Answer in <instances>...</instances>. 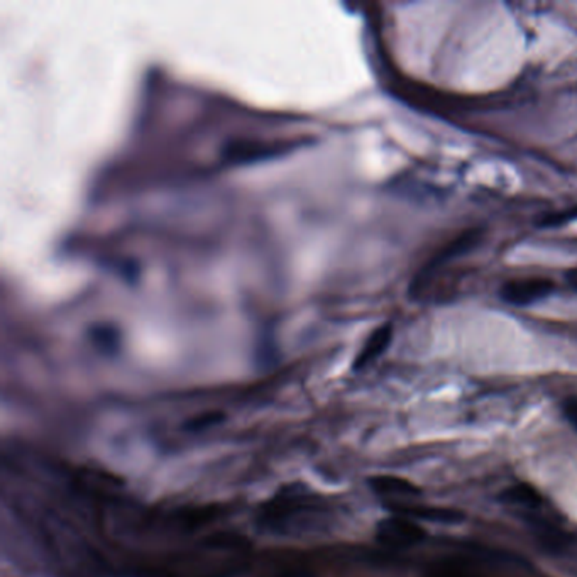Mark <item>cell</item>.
<instances>
[{
    "mask_svg": "<svg viewBox=\"0 0 577 577\" xmlns=\"http://www.w3.org/2000/svg\"><path fill=\"white\" fill-rule=\"evenodd\" d=\"M302 141L293 139V141H233L229 142L224 151L222 158L225 163L233 165H244L252 161H262L270 158H278L289 151H295L297 148L302 146Z\"/></svg>",
    "mask_w": 577,
    "mask_h": 577,
    "instance_id": "obj_1",
    "label": "cell"
},
{
    "mask_svg": "<svg viewBox=\"0 0 577 577\" xmlns=\"http://www.w3.org/2000/svg\"><path fill=\"white\" fill-rule=\"evenodd\" d=\"M426 532L420 523L408 517H391L378 527V538L395 549H408L426 540Z\"/></svg>",
    "mask_w": 577,
    "mask_h": 577,
    "instance_id": "obj_3",
    "label": "cell"
},
{
    "mask_svg": "<svg viewBox=\"0 0 577 577\" xmlns=\"http://www.w3.org/2000/svg\"><path fill=\"white\" fill-rule=\"evenodd\" d=\"M565 278H567L569 285L577 291V268L576 270H571V271L565 275Z\"/></svg>",
    "mask_w": 577,
    "mask_h": 577,
    "instance_id": "obj_10",
    "label": "cell"
},
{
    "mask_svg": "<svg viewBox=\"0 0 577 577\" xmlns=\"http://www.w3.org/2000/svg\"><path fill=\"white\" fill-rule=\"evenodd\" d=\"M393 339V325L391 324H383L381 327L372 332L370 339L364 343V347L361 349L358 358L354 361V370L361 371L364 368H368L378 358H381L385 354L386 349L389 347Z\"/></svg>",
    "mask_w": 577,
    "mask_h": 577,
    "instance_id": "obj_4",
    "label": "cell"
},
{
    "mask_svg": "<svg viewBox=\"0 0 577 577\" xmlns=\"http://www.w3.org/2000/svg\"><path fill=\"white\" fill-rule=\"evenodd\" d=\"M555 289V283L547 278L532 276V278H518L511 279L503 285L499 297L503 302L517 307H527L550 297Z\"/></svg>",
    "mask_w": 577,
    "mask_h": 577,
    "instance_id": "obj_2",
    "label": "cell"
},
{
    "mask_svg": "<svg viewBox=\"0 0 577 577\" xmlns=\"http://www.w3.org/2000/svg\"><path fill=\"white\" fill-rule=\"evenodd\" d=\"M498 499L503 505L515 507V508L536 509L542 505V498L538 495V491L527 482H518L505 488L498 496Z\"/></svg>",
    "mask_w": 577,
    "mask_h": 577,
    "instance_id": "obj_5",
    "label": "cell"
},
{
    "mask_svg": "<svg viewBox=\"0 0 577 577\" xmlns=\"http://www.w3.org/2000/svg\"><path fill=\"white\" fill-rule=\"evenodd\" d=\"M563 415L565 420L577 430V398L571 397L563 401Z\"/></svg>",
    "mask_w": 577,
    "mask_h": 577,
    "instance_id": "obj_9",
    "label": "cell"
},
{
    "mask_svg": "<svg viewBox=\"0 0 577 577\" xmlns=\"http://www.w3.org/2000/svg\"><path fill=\"white\" fill-rule=\"evenodd\" d=\"M398 511L403 517L408 518H417V520H424V522L432 523H459L464 517L461 511L449 508H435V507H398Z\"/></svg>",
    "mask_w": 577,
    "mask_h": 577,
    "instance_id": "obj_7",
    "label": "cell"
},
{
    "mask_svg": "<svg viewBox=\"0 0 577 577\" xmlns=\"http://www.w3.org/2000/svg\"><path fill=\"white\" fill-rule=\"evenodd\" d=\"M371 488L374 493L388 498H397V499H410L420 495L418 488L407 480L395 478V476H380L371 480Z\"/></svg>",
    "mask_w": 577,
    "mask_h": 577,
    "instance_id": "obj_6",
    "label": "cell"
},
{
    "mask_svg": "<svg viewBox=\"0 0 577 577\" xmlns=\"http://www.w3.org/2000/svg\"><path fill=\"white\" fill-rule=\"evenodd\" d=\"M577 219V206L572 210H567V212H559V214H552V215H545L544 219L538 222V225L542 227H557L561 224H565L569 220Z\"/></svg>",
    "mask_w": 577,
    "mask_h": 577,
    "instance_id": "obj_8",
    "label": "cell"
}]
</instances>
